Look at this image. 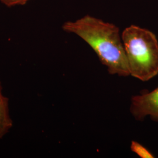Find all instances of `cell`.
Returning a JSON list of instances; mask_svg holds the SVG:
<instances>
[{
	"mask_svg": "<svg viewBox=\"0 0 158 158\" xmlns=\"http://www.w3.org/2000/svg\"><path fill=\"white\" fill-rule=\"evenodd\" d=\"M62 29L77 35L95 52L111 75L130 76L127 59L118 27L102 19L85 15L64 23Z\"/></svg>",
	"mask_w": 158,
	"mask_h": 158,
	"instance_id": "6da1fadb",
	"label": "cell"
},
{
	"mask_svg": "<svg viewBox=\"0 0 158 158\" xmlns=\"http://www.w3.org/2000/svg\"><path fill=\"white\" fill-rule=\"evenodd\" d=\"M131 76L148 81L158 74V40L147 29L132 25L121 35Z\"/></svg>",
	"mask_w": 158,
	"mask_h": 158,
	"instance_id": "7a4b0ae2",
	"label": "cell"
},
{
	"mask_svg": "<svg viewBox=\"0 0 158 158\" xmlns=\"http://www.w3.org/2000/svg\"><path fill=\"white\" fill-rule=\"evenodd\" d=\"M130 111L137 121H142L149 117L158 123V87L150 92L132 96Z\"/></svg>",
	"mask_w": 158,
	"mask_h": 158,
	"instance_id": "3957f363",
	"label": "cell"
},
{
	"mask_svg": "<svg viewBox=\"0 0 158 158\" xmlns=\"http://www.w3.org/2000/svg\"><path fill=\"white\" fill-rule=\"evenodd\" d=\"M12 125L13 121L10 114L9 99L3 94L0 81V139L10 131Z\"/></svg>",
	"mask_w": 158,
	"mask_h": 158,
	"instance_id": "277c9868",
	"label": "cell"
},
{
	"mask_svg": "<svg viewBox=\"0 0 158 158\" xmlns=\"http://www.w3.org/2000/svg\"><path fill=\"white\" fill-rule=\"evenodd\" d=\"M132 152L135 153L141 158H153L154 155L147 148L143 147L138 142L132 141L131 144Z\"/></svg>",
	"mask_w": 158,
	"mask_h": 158,
	"instance_id": "5b68a950",
	"label": "cell"
},
{
	"mask_svg": "<svg viewBox=\"0 0 158 158\" xmlns=\"http://www.w3.org/2000/svg\"><path fill=\"white\" fill-rule=\"evenodd\" d=\"M4 4L8 6H16V5H23L27 3L29 0H0Z\"/></svg>",
	"mask_w": 158,
	"mask_h": 158,
	"instance_id": "8992f818",
	"label": "cell"
}]
</instances>
